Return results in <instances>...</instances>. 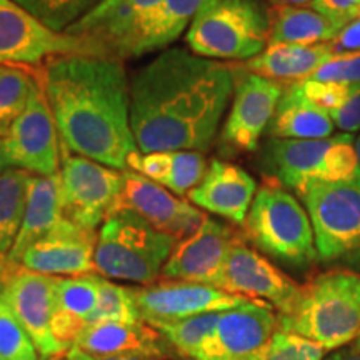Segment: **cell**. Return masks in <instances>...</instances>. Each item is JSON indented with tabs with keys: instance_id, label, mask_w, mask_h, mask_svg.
I'll return each mask as SVG.
<instances>
[{
	"instance_id": "6da1fadb",
	"label": "cell",
	"mask_w": 360,
	"mask_h": 360,
	"mask_svg": "<svg viewBox=\"0 0 360 360\" xmlns=\"http://www.w3.org/2000/svg\"><path fill=\"white\" fill-rule=\"evenodd\" d=\"M233 94V69L165 49L130 77V124L139 152H205Z\"/></svg>"
},
{
	"instance_id": "836d02e7",
	"label": "cell",
	"mask_w": 360,
	"mask_h": 360,
	"mask_svg": "<svg viewBox=\"0 0 360 360\" xmlns=\"http://www.w3.org/2000/svg\"><path fill=\"white\" fill-rule=\"evenodd\" d=\"M142 321L135 305L132 287H124L101 276V289H98V302L94 310L90 323L120 322L130 323Z\"/></svg>"
},
{
	"instance_id": "d4e9b609",
	"label": "cell",
	"mask_w": 360,
	"mask_h": 360,
	"mask_svg": "<svg viewBox=\"0 0 360 360\" xmlns=\"http://www.w3.org/2000/svg\"><path fill=\"white\" fill-rule=\"evenodd\" d=\"M207 2L209 0H160L139 25L130 44L129 57L165 51L187 32L192 20Z\"/></svg>"
},
{
	"instance_id": "7dc6e473",
	"label": "cell",
	"mask_w": 360,
	"mask_h": 360,
	"mask_svg": "<svg viewBox=\"0 0 360 360\" xmlns=\"http://www.w3.org/2000/svg\"><path fill=\"white\" fill-rule=\"evenodd\" d=\"M354 146H355V152H357V159L360 165V134L357 135V139H354Z\"/></svg>"
},
{
	"instance_id": "f546056e",
	"label": "cell",
	"mask_w": 360,
	"mask_h": 360,
	"mask_svg": "<svg viewBox=\"0 0 360 360\" xmlns=\"http://www.w3.org/2000/svg\"><path fill=\"white\" fill-rule=\"evenodd\" d=\"M37 84L35 70L20 65H0V139L24 114Z\"/></svg>"
},
{
	"instance_id": "5b68a950",
	"label": "cell",
	"mask_w": 360,
	"mask_h": 360,
	"mask_svg": "<svg viewBox=\"0 0 360 360\" xmlns=\"http://www.w3.org/2000/svg\"><path fill=\"white\" fill-rule=\"evenodd\" d=\"M259 165L270 182L297 195L312 182H342L360 172L350 134L317 141L269 139L260 148Z\"/></svg>"
},
{
	"instance_id": "ffe728a7",
	"label": "cell",
	"mask_w": 360,
	"mask_h": 360,
	"mask_svg": "<svg viewBox=\"0 0 360 360\" xmlns=\"http://www.w3.org/2000/svg\"><path fill=\"white\" fill-rule=\"evenodd\" d=\"M160 0H102L65 34L94 44L103 56L129 58L134 35Z\"/></svg>"
},
{
	"instance_id": "7a4b0ae2",
	"label": "cell",
	"mask_w": 360,
	"mask_h": 360,
	"mask_svg": "<svg viewBox=\"0 0 360 360\" xmlns=\"http://www.w3.org/2000/svg\"><path fill=\"white\" fill-rule=\"evenodd\" d=\"M64 152L129 170L139 148L130 124V79L107 56L53 57L37 72Z\"/></svg>"
},
{
	"instance_id": "4316f807",
	"label": "cell",
	"mask_w": 360,
	"mask_h": 360,
	"mask_svg": "<svg viewBox=\"0 0 360 360\" xmlns=\"http://www.w3.org/2000/svg\"><path fill=\"white\" fill-rule=\"evenodd\" d=\"M335 125L328 112L310 102L300 90L299 82H295L283 87L267 134L270 139L317 141L332 137Z\"/></svg>"
},
{
	"instance_id": "d590c367",
	"label": "cell",
	"mask_w": 360,
	"mask_h": 360,
	"mask_svg": "<svg viewBox=\"0 0 360 360\" xmlns=\"http://www.w3.org/2000/svg\"><path fill=\"white\" fill-rule=\"evenodd\" d=\"M0 359L39 360V352L32 339L2 297H0Z\"/></svg>"
},
{
	"instance_id": "5bb4252c",
	"label": "cell",
	"mask_w": 360,
	"mask_h": 360,
	"mask_svg": "<svg viewBox=\"0 0 360 360\" xmlns=\"http://www.w3.org/2000/svg\"><path fill=\"white\" fill-rule=\"evenodd\" d=\"M132 292L141 319L148 326L184 321L209 312H224L250 300L207 283L170 278L150 285L132 287Z\"/></svg>"
},
{
	"instance_id": "52a82bcc",
	"label": "cell",
	"mask_w": 360,
	"mask_h": 360,
	"mask_svg": "<svg viewBox=\"0 0 360 360\" xmlns=\"http://www.w3.org/2000/svg\"><path fill=\"white\" fill-rule=\"evenodd\" d=\"M269 27L259 0H209L188 27L186 44L210 60L247 62L269 45Z\"/></svg>"
},
{
	"instance_id": "ba28073f",
	"label": "cell",
	"mask_w": 360,
	"mask_h": 360,
	"mask_svg": "<svg viewBox=\"0 0 360 360\" xmlns=\"http://www.w3.org/2000/svg\"><path fill=\"white\" fill-rule=\"evenodd\" d=\"M312 222L319 259L360 270V172L342 182H312L299 193Z\"/></svg>"
},
{
	"instance_id": "83f0119b",
	"label": "cell",
	"mask_w": 360,
	"mask_h": 360,
	"mask_svg": "<svg viewBox=\"0 0 360 360\" xmlns=\"http://www.w3.org/2000/svg\"><path fill=\"white\" fill-rule=\"evenodd\" d=\"M269 45H321L340 29L310 7H278L269 12Z\"/></svg>"
},
{
	"instance_id": "2e32d148",
	"label": "cell",
	"mask_w": 360,
	"mask_h": 360,
	"mask_svg": "<svg viewBox=\"0 0 360 360\" xmlns=\"http://www.w3.org/2000/svg\"><path fill=\"white\" fill-rule=\"evenodd\" d=\"M278 328L277 310L260 300H247L224 310L195 360H254Z\"/></svg>"
},
{
	"instance_id": "603a6c76",
	"label": "cell",
	"mask_w": 360,
	"mask_h": 360,
	"mask_svg": "<svg viewBox=\"0 0 360 360\" xmlns=\"http://www.w3.org/2000/svg\"><path fill=\"white\" fill-rule=\"evenodd\" d=\"M62 219H64V212H62L60 177H58V174L51 175V177L30 174L29 186H27L24 220H22V227L15 244H13L7 257V264H19L27 247L47 236L52 229L57 227V224Z\"/></svg>"
},
{
	"instance_id": "d6986e66",
	"label": "cell",
	"mask_w": 360,
	"mask_h": 360,
	"mask_svg": "<svg viewBox=\"0 0 360 360\" xmlns=\"http://www.w3.org/2000/svg\"><path fill=\"white\" fill-rule=\"evenodd\" d=\"M236 238L231 227L207 217L195 232L177 242L162 277L217 287Z\"/></svg>"
},
{
	"instance_id": "60d3db41",
	"label": "cell",
	"mask_w": 360,
	"mask_h": 360,
	"mask_svg": "<svg viewBox=\"0 0 360 360\" xmlns=\"http://www.w3.org/2000/svg\"><path fill=\"white\" fill-rule=\"evenodd\" d=\"M328 45L335 56L360 52V17L342 27L337 37L328 42Z\"/></svg>"
},
{
	"instance_id": "3957f363",
	"label": "cell",
	"mask_w": 360,
	"mask_h": 360,
	"mask_svg": "<svg viewBox=\"0 0 360 360\" xmlns=\"http://www.w3.org/2000/svg\"><path fill=\"white\" fill-rule=\"evenodd\" d=\"M277 319L281 330L312 340L327 352L347 347L360 334V272L334 269L319 274Z\"/></svg>"
},
{
	"instance_id": "e0dca14e",
	"label": "cell",
	"mask_w": 360,
	"mask_h": 360,
	"mask_svg": "<svg viewBox=\"0 0 360 360\" xmlns=\"http://www.w3.org/2000/svg\"><path fill=\"white\" fill-rule=\"evenodd\" d=\"M115 209L137 214L157 231L177 240L195 232L209 217L188 200L134 170L122 172V188Z\"/></svg>"
},
{
	"instance_id": "b9f144b4",
	"label": "cell",
	"mask_w": 360,
	"mask_h": 360,
	"mask_svg": "<svg viewBox=\"0 0 360 360\" xmlns=\"http://www.w3.org/2000/svg\"><path fill=\"white\" fill-rule=\"evenodd\" d=\"M64 360H159L152 357H139V355H109V357H98V355L85 354L77 347L67 350Z\"/></svg>"
},
{
	"instance_id": "4dcf8cb0",
	"label": "cell",
	"mask_w": 360,
	"mask_h": 360,
	"mask_svg": "<svg viewBox=\"0 0 360 360\" xmlns=\"http://www.w3.org/2000/svg\"><path fill=\"white\" fill-rule=\"evenodd\" d=\"M101 276L85 274L75 277H57L56 312L87 326L98 302Z\"/></svg>"
},
{
	"instance_id": "cb8c5ba5",
	"label": "cell",
	"mask_w": 360,
	"mask_h": 360,
	"mask_svg": "<svg viewBox=\"0 0 360 360\" xmlns=\"http://www.w3.org/2000/svg\"><path fill=\"white\" fill-rule=\"evenodd\" d=\"M330 45H267L262 53L244 62L252 74L281 84L302 82L312 77L326 62L334 58Z\"/></svg>"
},
{
	"instance_id": "7402d4cb",
	"label": "cell",
	"mask_w": 360,
	"mask_h": 360,
	"mask_svg": "<svg viewBox=\"0 0 360 360\" xmlns=\"http://www.w3.org/2000/svg\"><path fill=\"white\" fill-rule=\"evenodd\" d=\"M167 342L154 327L143 321L120 323H90L80 332L74 347L85 354L109 357V355H139L162 359L167 355Z\"/></svg>"
},
{
	"instance_id": "d6a6232c",
	"label": "cell",
	"mask_w": 360,
	"mask_h": 360,
	"mask_svg": "<svg viewBox=\"0 0 360 360\" xmlns=\"http://www.w3.org/2000/svg\"><path fill=\"white\" fill-rule=\"evenodd\" d=\"M53 32L65 34L102 0H13Z\"/></svg>"
},
{
	"instance_id": "7bdbcfd3",
	"label": "cell",
	"mask_w": 360,
	"mask_h": 360,
	"mask_svg": "<svg viewBox=\"0 0 360 360\" xmlns=\"http://www.w3.org/2000/svg\"><path fill=\"white\" fill-rule=\"evenodd\" d=\"M326 360H360V350L347 345V347L332 352Z\"/></svg>"
},
{
	"instance_id": "4fadbf2b",
	"label": "cell",
	"mask_w": 360,
	"mask_h": 360,
	"mask_svg": "<svg viewBox=\"0 0 360 360\" xmlns=\"http://www.w3.org/2000/svg\"><path fill=\"white\" fill-rule=\"evenodd\" d=\"M56 281L57 277L11 264H7L6 277L0 281V297L45 359H57L67 354L52 335L51 328L56 312Z\"/></svg>"
},
{
	"instance_id": "8fae6325",
	"label": "cell",
	"mask_w": 360,
	"mask_h": 360,
	"mask_svg": "<svg viewBox=\"0 0 360 360\" xmlns=\"http://www.w3.org/2000/svg\"><path fill=\"white\" fill-rule=\"evenodd\" d=\"M233 69L232 105L222 125L220 142L233 152H255L267 132L285 84Z\"/></svg>"
},
{
	"instance_id": "484cf974",
	"label": "cell",
	"mask_w": 360,
	"mask_h": 360,
	"mask_svg": "<svg viewBox=\"0 0 360 360\" xmlns=\"http://www.w3.org/2000/svg\"><path fill=\"white\" fill-rule=\"evenodd\" d=\"M207 167L204 152L197 150L137 152L129 160V170L154 180L179 197L188 195L192 188L199 186Z\"/></svg>"
},
{
	"instance_id": "e575fe53",
	"label": "cell",
	"mask_w": 360,
	"mask_h": 360,
	"mask_svg": "<svg viewBox=\"0 0 360 360\" xmlns=\"http://www.w3.org/2000/svg\"><path fill=\"white\" fill-rule=\"evenodd\" d=\"M326 355L322 345L277 328L254 360H326Z\"/></svg>"
},
{
	"instance_id": "ab89813d",
	"label": "cell",
	"mask_w": 360,
	"mask_h": 360,
	"mask_svg": "<svg viewBox=\"0 0 360 360\" xmlns=\"http://www.w3.org/2000/svg\"><path fill=\"white\" fill-rule=\"evenodd\" d=\"M359 6L360 0H312L310 8L342 29L349 22L355 20V12Z\"/></svg>"
},
{
	"instance_id": "ac0fdd59",
	"label": "cell",
	"mask_w": 360,
	"mask_h": 360,
	"mask_svg": "<svg viewBox=\"0 0 360 360\" xmlns=\"http://www.w3.org/2000/svg\"><path fill=\"white\" fill-rule=\"evenodd\" d=\"M96 231L80 227L64 217L47 236L27 247L17 265L52 277L96 274Z\"/></svg>"
},
{
	"instance_id": "f1b7e54d",
	"label": "cell",
	"mask_w": 360,
	"mask_h": 360,
	"mask_svg": "<svg viewBox=\"0 0 360 360\" xmlns=\"http://www.w3.org/2000/svg\"><path fill=\"white\" fill-rule=\"evenodd\" d=\"M29 177L20 169H7L0 175V257L6 260L24 220Z\"/></svg>"
},
{
	"instance_id": "277c9868",
	"label": "cell",
	"mask_w": 360,
	"mask_h": 360,
	"mask_svg": "<svg viewBox=\"0 0 360 360\" xmlns=\"http://www.w3.org/2000/svg\"><path fill=\"white\" fill-rule=\"evenodd\" d=\"M177 238L147 224L127 209L107 215L97 232L96 274L105 278L150 285L162 276Z\"/></svg>"
},
{
	"instance_id": "f6af8a7d",
	"label": "cell",
	"mask_w": 360,
	"mask_h": 360,
	"mask_svg": "<svg viewBox=\"0 0 360 360\" xmlns=\"http://www.w3.org/2000/svg\"><path fill=\"white\" fill-rule=\"evenodd\" d=\"M7 169H11V165H8V160H7V155H6V148H4V141L0 139V175L6 172Z\"/></svg>"
},
{
	"instance_id": "1f68e13d",
	"label": "cell",
	"mask_w": 360,
	"mask_h": 360,
	"mask_svg": "<svg viewBox=\"0 0 360 360\" xmlns=\"http://www.w3.org/2000/svg\"><path fill=\"white\" fill-rule=\"evenodd\" d=\"M219 314L220 312H209L195 315V317L184 319V321L157 323V326L152 327L180 355L195 360L207 339L212 334L215 323L219 321Z\"/></svg>"
},
{
	"instance_id": "8d00e7d4",
	"label": "cell",
	"mask_w": 360,
	"mask_h": 360,
	"mask_svg": "<svg viewBox=\"0 0 360 360\" xmlns=\"http://www.w3.org/2000/svg\"><path fill=\"white\" fill-rule=\"evenodd\" d=\"M299 85L300 90L304 92V96L307 97L310 102L327 112L339 109L342 103L345 102V98L349 97L350 87H352V85L349 84L322 82V80L314 79L302 80V82H299Z\"/></svg>"
},
{
	"instance_id": "f907efd6",
	"label": "cell",
	"mask_w": 360,
	"mask_h": 360,
	"mask_svg": "<svg viewBox=\"0 0 360 360\" xmlns=\"http://www.w3.org/2000/svg\"><path fill=\"white\" fill-rule=\"evenodd\" d=\"M0 360H2V359H0Z\"/></svg>"
},
{
	"instance_id": "c3c4849f",
	"label": "cell",
	"mask_w": 360,
	"mask_h": 360,
	"mask_svg": "<svg viewBox=\"0 0 360 360\" xmlns=\"http://www.w3.org/2000/svg\"><path fill=\"white\" fill-rule=\"evenodd\" d=\"M354 347L357 349V350H360V334H359L357 339H355V345H354Z\"/></svg>"
},
{
	"instance_id": "8992f818",
	"label": "cell",
	"mask_w": 360,
	"mask_h": 360,
	"mask_svg": "<svg viewBox=\"0 0 360 360\" xmlns=\"http://www.w3.org/2000/svg\"><path fill=\"white\" fill-rule=\"evenodd\" d=\"M245 237L272 259L292 267L317 262L312 222L295 195L276 182L264 184L247 215Z\"/></svg>"
},
{
	"instance_id": "7c38bea8",
	"label": "cell",
	"mask_w": 360,
	"mask_h": 360,
	"mask_svg": "<svg viewBox=\"0 0 360 360\" xmlns=\"http://www.w3.org/2000/svg\"><path fill=\"white\" fill-rule=\"evenodd\" d=\"M2 141L11 169L42 177L60 172V137L39 77L25 112Z\"/></svg>"
},
{
	"instance_id": "30bf717a",
	"label": "cell",
	"mask_w": 360,
	"mask_h": 360,
	"mask_svg": "<svg viewBox=\"0 0 360 360\" xmlns=\"http://www.w3.org/2000/svg\"><path fill=\"white\" fill-rule=\"evenodd\" d=\"M64 154L58 172L64 217L89 231H97L115 210L122 172L85 157Z\"/></svg>"
},
{
	"instance_id": "bcb514c9",
	"label": "cell",
	"mask_w": 360,
	"mask_h": 360,
	"mask_svg": "<svg viewBox=\"0 0 360 360\" xmlns=\"http://www.w3.org/2000/svg\"><path fill=\"white\" fill-rule=\"evenodd\" d=\"M6 272H7V260L0 257V281L6 277Z\"/></svg>"
},
{
	"instance_id": "ee69618b",
	"label": "cell",
	"mask_w": 360,
	"mask_h": 360,
	"mask_svg": "<svg viewBox=\"0 0 360 360\" xmlns=\"http://www.w3.org/2000/svg\"><path fill=\"white\" fill-rule=\"evenodd\" d=\"M272 8L278 7H310L312 0H269Z\"/></svg>"
},
{
	"instance_id": "9c48e42d",
	"label": "cell",
	"mask_w": 360,
	"mask_h": 360,
	"mask_svg": "<svg viewBox=\"0 0 360 360\" xmlns=\"http://www.w3.org/2000/svg\"><path fill=\"white\" fill-rule=\"evenodd\" d=\"M74 53L103 56L87 40L53 32L13 0H0V65L35 67Z\"/></svg>"
},
{
	"instance_id": "44dd1931",
	"label": "cell",
	"mask_w": 360,
	"mask_h": 360,
	"mask_svg": "<svg viewBox=\"0 0 360 360\" xmlns=\"http://www.w3.org/2000/svg\"><path fill=\"white\" fill-rule=\"evenodd\" d=\"M257 191V182L247 170L232 162L215 159L209 164L199 186L188 192L187 199L202 212L244 225Z\"/></svg>"
},
{
	"instance_id": "681fc988",
	"label": "cell",
	"mask_w": 360,
	"mask_h": 360,
	"mask_svg": "<svg viewBox=\"0 0 360 360\" xmlns=\"http://www.w3.org/2000/svg\"><path fill=\"white\" fill-rule=\"evenodd\" d=\"M359 17H360V6L357 8V12H355V19H359Z\"/></svg>"
},
{
	"instance_id": "74e56055",
	"label": "cell",
	"mask_w": 360,
	"mask_h": 360,
	"mask_svg": "<svg viewBox=\"0 0 360 360\" xmlns=\"http://www.w3.org/2000/svg\"><path fill=\"white\" fill-rule=\"evenodd\" d=\"M310 79L349 85L360 84V52L335 56L326 62Z\"/></svg>"
},
{
	"instance_id": "9a60e30c",
	"label": "cell",
	"mask_w": 360,
	"mask_h": 360,
	"mask_svg": "<svg viewBox=\"0 0 360 360\" xmlns=\"http://www.w3.org/2000/svg\"><path fill=\"white\" fill-rule=\"evenodd\" d=\"M300 283L237 237L225 260L217 289L272 305L285 314L300 294Z\"/></svg>"
},
{
	"instance_id": "f35d334b",
	"label": "cell",
	"mask_w": 360,
	"mask_h": 360,
	"mask_svg": "<svg viewBox=\"0 0 360 360\" xmlns=\"http://www.w3.org/2000/svg\"><path fill=\"white\" fill-rule=\"evenodd\" d=\"M328 115L342 134L360 132V84H354L345 102L339 109L328 112Z\"/></svg>"
}]
</instances>
